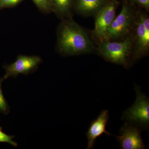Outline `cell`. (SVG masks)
<instances>
[{
	"label": "cell",
	"mask_w": 149,
	"mask_h": 149,
	"mask_svg": "<svg viewBox=\"0 0 149 149\" xmlns=\"http://www.w3.org/2000/svg\"><path fill=\"white\" fill-rule=\"evenodd\" d=\"M42 62L39 56L19 55L13 63L4 66L6 70L4 79L15 77L19 74L27 75L36 70Z\"/></svg>",
	"instance_id": "obj_5"
},
{
	"label": "cell",
	"mask_w": 149,
	"mask_h": 149,
	"mask_svg": "<svg viewBox=\"0 0 149 149\" xmlns=\"http://www.w3.org/2000/svg\"><path fill=\"white\" fill-rule=\"evenodd\" d=\"M136 101L132 106L123 112L122 119L137 125L148 127L149 124V100L139 89L135 87Z\"/></svg>",
	"instance_id": "obj_3"
},
{
	"label": "cell",
	"mask_w": 149,
	"mask_h": 149,
	"mask_svg": "<svg viewBox=\"0 0 149 149\" xmlns=\"http://www.w3.org/2000/svg\"><path fill=\"white\" fill-rule=\"evenodd\" d=\"M4 80L3 77L0 78V113L7 114L10 112V108L2 90V84Z\"/></svg>",
	"instance_id": "obj_13"
},
{
	"label": "cell",
	"mask_w": 149,
	"mask_h": 149,
	"mask_svg": "<svg viewBox=\"0 0 149 149\" xmlns=\"http://www.w3.org/2000/svg\"><path fill=\"white\" fill-rule=\"evenodd\" d=\"M14 137L15 136H9L0 130V143H8L13 146L17 147V143L12 140Z\"/></svg>",
	"instance_id": "obj_14"
},
{
	"label": "cell",
	"mask_w": 149,
	"mask_h": 149,
	"mask_svg": "<svg viewBox=\"0 0 149 149\" xmlns=\"http://www.w3.org/2000/svg\"><path fill=\"white\" fill-rule=\"evenodd\" d=\"M24 0H0V9L15 6Z\"/></svg>",
	"instance_id": "obj_15"
},
{
	"label": "cell",
	"mask_w": 149,
	"mask_h": 149,
	"mask_svg": "<svg viewBox=\"0 0 149 149\" xmlns=\"http://www.w3.org/2000/svg\"><path fill=\"white\" fill-rule=\"evenodd\" d=\"M32 1L37 8L43 13H48L53 12L52 0H32Z\"/></svg>",
	"instance_id": "obj_12"
},
{
	"label": "cell",
	"mask_w": 149,
	"mask_h": 149,
	"mask_svg": "<svg viewBox=\"0 0 149 149\" xmlns=\"http://www.w3.org/2000/svg\"><path fill=\"white\" fill-rule=\"evenodd\" d=\"M106 3L107 0H76L75 8L82 14L92 15L97 13Z\"/></svg>",
	"instance_id": "obj_10"
},
{
	"label": "cell",
	"mask_w": 149,
	"mask_h": 149,
	"mask_svg": "<svg viewBox=\"0 0 149 149\" xmlns=\"http://www.w3.org/2000/svg\"><path fill=\"white\" fill-rule=\"evenodd\" d=\"M117 4L116 0L107 2L96 14L94 35L100 41L103 40L107 30L115 18Z\"/></svg>",
	"instance_id": "obj_6"
},
{
	"label": "cell",
	"mask_w": 149,
	"mask_h": 149,
	"mask_svg": "<svg viewBox=\"0 0 149 149\" xmlns=\"http://www.w3.org/2000/svg\"><path fill=\"white\" fill-rule=\"evenodd\" d=\"M138 125L125 123L120 128V136H116L122 149H143V141Z\"/></svg>",
	"instance_id": "obj_7"
},
{
	"label": "cell",
	"mask_w": 149,
	"mask_h": 149,
	"mask_svg": "<svg viewBox=\"0 0 149 149\" xmlns=\"http://www.w3.org/2000/svg\"><path fill=\"white\" fill-rule=\"evenodd\" d=\"M134 2L137 3L144 8L148 9L149 8V0H133Z\"/></svg>",
	"instance_id": "obj_16"
},
{
	"label": "cell",
	"mask_w": 149,
	"mask_h": 149,
	"mask_svg": "<svg viewBox=\"0 0 149 149\" xmlns=\"http://www.w3.org/2000/svg\"><path fill=\"white\" fill-rule=\"evenodd\" d=\"M53 12L61 17L67 16L70 14L74 0H52Z\"/></svg>",
	"instance_id": "obj_11"
},
{
	"label": "cell",
	"mask_w": 149,
	"mask_h": 149,
	"mask_svg": "<svg viewBox=\"0 0 149 149\" xmlns=\"http://www.w3.org/2000/svg\"><path fill=\"white\" fill-rule=\"evenodd\" d=\"M58 50L66 56L86 53L93 49L87 33L72 19H65L60 24L57 33Z\"/></svg>",
	"instance_id": "obj_1"
},
{
	"label": "cell",
	"mask_w": 149,
	"mask_h": 149,
	"mask_svg": "<svg viewBox=\"0 0 149 149\" xmlns=\"http://www.w3.org/2000/svg\"><path fill=\"white\" fill-rule=\"evenodd\" d=\"M2 127H1V125H0V130H2Z\"/></svg>",
	"instance_id": "obj_17"
},
{
	"label": "cell",
	"mask_w": 149,
	"mask_h": 149,
	"mask_svg": "<svg viewBox=\"0 0 149 149\" xmlns=\"http://www.w3.org/2000/svg\"><path fill=\"white\" fill-rule=\"evenodd\" d=\"M132 43V38L130 37L118 42L103 40L99 45V52L107 61L125 66L128 63Z\"/></svg>",
	"instance_id": "obj_2"
},
{
	"label": "cell",
	"mask_w": 149,
	"mask_h": 149,
	"mask_svg": "<svg viewBox=\"0 0 149 149\" xmlns=\"http://www.w3.org/2000/svg\"><path fill=\"white\" fill-rule=\"evenodd\" d=\"M109 118L108 111L104 110L102 111L99 116L91 123L86 133L88 141L87 149L93 148L96 139L103 134H106L108 136L112 135L106 129Z\"/></svg>",
	"instance_id": "obj_9"
},
{
	"label": "cell",
	"mask_w": 149,
	"mask_h": 149,
	"mask_svg": "<svg viewBox=\"0 0 149 149\" xmlns=\"http://www.w3.org/2000/svg\"><path fill=\"white\" fill-rule=\"evenodd\" d=\"M136 58L148 53L149 49V19L146 15H139L136 22Z\"/></svg>",
	"instance_id": "obj_8"
},
{
	"label": "cell",
	"mask_w": 149,
	"mask_h": 149,
	"mask_svg": "<svg viewBox=\"0 0 149 149\" xmlns=\"http://www.w3.org/2000/svg\"><path fill=\"white\" fill-rule=\"evenodd\" d=\"M133 21L132 11L128 6L123 5L120 13L112 22L102 41H110L125 36L130 31Z\"/></svg>",
	"instance_id": "obj_4"
}]
</instances>
